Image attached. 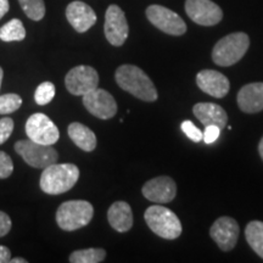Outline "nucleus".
<instances>
[{"label": "nucleus", "mask_w": 263, "mask_h": 263, "mask_svg": "<svg viewBox=\"0 0 263 263\" xmlns=\"http://www.w3.org/2000/svg\"><path fill=\"white\" fill-rule=\"evenodd\" d=\"M117 84L127 93L147 103L157 100L159 94L149 76L134 65H122L115 73Z\"/></svg>", "instance_id": "f257e3e1"}, {"label": "nucleus", "mask_w": 263, "mask_h": 263, "mask_svg": "<svg viewBox=\"0 0 263 263\" xmlns=\"http://www.w3.org/2000/svg\"><path fill=\"white\" fill-rule=\"evenodd\" d=\"M80 178V170L72 163H52L41 176V189L49 195H59L71 190Z\"/></svg>", "instance_id": "f03ea898"}, {"label": "nucleus", "mask_w": 263, "mask_h": 263, "mask_svg": "<svg viewBox=\"0 0 263 263\" xmlns=\"http://www.w3.org/2000/svg\"><path fill=\"white\" fill-rule=\"evenodd\" d=\"M249 47L250 38L246 33H232L217 42L212 50V60L223 67L232 66L244 58Z\"/></svg>", "instance_id": "7ed1b4c3"}, {"label": "nucleus", "mask_w": 263, "mask_h": 263, "mask_svg": "<svg viewBox=\"0 0 263 263\" xmlns=\"http://www.w3.org/2000/svg\"><path fill=\"white\" fill-rule=\"evenodd\" d=\"M144 218L149 228L160 238L173 240L182 234V223L176 213L160 203L150 206L144 213Z\"/></svg>", "instance_id": "20e7f679"}, {"label": "nucleus", "mask_w": 263, "mask_h": 263, "mask_svg": "<svg viewBox=\"0 0 263 263\" xmlns=\"http://www.w3.org/2000/svg\"><path fill=\"white\" fill-rule=\"evenodd\" d=\"M94 209L84 200H71L64 202L57 211V223L62 230L73 232L88 226L93 218Z\"/></svg>", "instance_id": "39448f33"}, {"label": "nucleus", "mask_w": 263, "mask_h": 263, "mask_svg": "<svg viewBox=\"0 0 263 263\" xmlns=\"http://www.w3.org/2000/svg\"><path fill=\"white\" fill-rule=\"evenodd\" d=\"M15 151L24 161L34 168H43L55 163L59 159L58 151L52 145L35 143L33 140H20L15 144Z\"/></svg>", "instance_id": "423d86ee"}, {"label": "nucleus", "mask_w": 263, "mask_h": 263, "mask_svg": "<svg viewBox=\"0 0 263 263\" xmlns=\"http://www.w3.org/2000/svg\"><path fill=\"white\" fill-rule=\"evenodd\" d=\"M28 139L44 145H54L60 138V132L52 121L44 114H34L26 122Z\"/></svg>", "instance_id": "0eeeda50"}, {"label": "nucleus", "mask_w": 263, "mask_h": 263, "mask_svg": "<svg viewBox=\"0 0 263 263\" xmlns=\"http://www.w3.org/2000/svg\"><path fill=\"white\" fill-rule=\"evenodd\" d=\"M146 17L160 31L171 35H182L186 32V25L178 14L161 5H150Z\"/></svg>", "instance_id": "6e6552de"}, {"label": "nucleus", "mask_w": 263, "mask_h": 263, "mask_svg": "<svg viewBox=\"0 0 263 263\" xmlns=\"http://www.w3.org/2000/svg\"><path fill=\"white\" fill-rule=\"evenodd\" d=\"M65 84L72 95L83 97L89 91L97 89L99 74L97 70L91 66H77L66 74Z\"/></svg>", "instance_id": "1a4fd4ad"}, {"label": "nucleus", "mask_w": 263, "mask_h": 263, "mask_svg": "<svg viewBox=\"0 0 263 263\" xmlns=\"http://www.w3.org/2000/svg\"><path fill=\"white\" fill-rule=\"evenodd\" d=\"M105 37L114 47H121L127 41L129 27L123 10L117 5H110L105 14Z\"/></svg>", "instance_id": "9d476101"}, {"label": "nucleus", "mask_w": 263, "mask_h": 263, "mask_svg": "<svg viewBox=\"0 0 263 263\" xmlns=\"http://www.w3.org/2000/svg\"><path fill=\"white\" fill-rule=\"evenodd\" d=\"M83 105L93 116L110 120L117 114V103L108 91L97 88L83 95Z\"/></svg>", "instance_id": "9b49d317"}, {"label": "nucleus", "mask_w": 263, "mask_h": 263, "mask_svg": "<svg viewBox=\"0 0 263 263\" xmlns=\"http://www.w3.org/2000/svg\"><path fill=\"white\" fill-rule=\"evenodd\" d=\"M185 12L200 26H215L223 17L222 9L211 0H186Z\"/></svg>", "instance_id": "f8f14e48"}, {"label": "nucleus", "mask_w": 263, "mask_h": 263, "mask_svg": "<svg viewBox=\"0 0 263 263\" xmlns=\"http://www.w3.org/2000/svg\"><path fill=\"white\" fill-rule=\"evenodd\" d=\"M240 228L232 217H221L213 223L210 235L222 251H230L238 242Z\"/></svg>", "instance_id": "ddd939ff"}, {"label": "nucleus", "mask_w": 263, "mask_h": 263, "mask_svg": "<svg viewBox=\"0 0 263 263\" xmlns=\"http://www.w3.org/2000/svg\"><path fill=\"white\" fill-rule=\"evenodd\" d=\"M141 193L149 201L162 205V203L171 202L176 197L177 185L171 177H156L144 184Z\"/></svg>", "instance_id": "4468645a"}, {"label": "nucleus", "mask_w": 263, "mask_h": 263, "mask_svg": "<svg viewBox=\"0 0 263 263\" xmlns=\"http://www.w3.org/2000/svg\"><path fill=\"white\" fill-rule=\"evenodd\" d=\"M196 84L203 93L217 99L224 98L230 89L228 78L215 70L200 71L196 76Z\"/></svg>", "instance_id": "2eb2a0df"}, {"label": "nucleus", "mask_w": 263, "mask_h": 263, "mask_svg": "<svg viewBox=\"0 0 263 263\" xmlns=\"http://www.w3.org/2000/svg\"><path fill=\"white\" fill-rule=\"evenodd\" d=\"M66 17L78 33H84L97 24V14L83 2H72L66 9Z\"/></svg>", "instance_id": "dca6fc26"}, {"label": "nucleus", "mask_w": 263, "mask_h": 263, "mask_svg": "<svg viewBox=\"0 0 263 263\" xmlns=\"http://www.w3.org/2000/svg\"><path fill=\"white\" fill-rule=\"evenodd\" d=\"M238 105L242 112L256 114L263 110V82L246 84L238 93Z\"/></svg>", "instance_id": "f3484780"}, {"label": "nucleus", "mask_w": 263, "mask_h": 263, "mask_svg": "<svg viewBox=\"0 0 263 263\" xmlns=\"http://www.w3.org/2000/svg\"><path fill=\"white\" fill-rule=\"evenodd\" d=\"M194 115L203 126H215L223 129L228 122V116L224 108L213 103H199L193 107Z\"/></svg>", "instance_id": "a211bd4d"}, {"label": "nucleus", "mask_w": 263, "mask_h": 263, "mask_svg": "<svg viewBox=\"0 0 263 263\" xmlns=\"http://www.w3.org/2000/svg\"><path fill=\"white\" fill-rule=\"evenodd\" d=\"M110 226L120 233H126L133 227V212L129 203L124 201L114 202L107 212Z\"/></svg>", "instance_id": "6ab92c4d"}, {"label": "nucleus", "mask_w": 263, "mask_h": 263, "mask_svg": "<svg viewBox=\"0 0 263 263\" xmlns=\"http://www.w3.org/2000/svg\"><path fill=\"white\" fill-rule=\"evenodd\" d=\"M68 136L76 145L87 153H90L97 147V137L94 132L80 122H73L68 126Z\"/></svg>", "instance_id": "aec40b11"}, {"label": "nucleus", "mask_w": 263, "mask_h": 263, "mask_svg": "<svg viewBox=\"0 0 263 263\" xmlns=\"http://www.w3.org/2000/svg\"><path fill=\"white\" fill-rule=\"evenodd\" d=\"M245 236L254 251L259 257L263 258V222L261 221H252L246 226Z\"/></svg>", "instance_id": "412c9836"}, {"label": "nucleus", "mask_w": 263, "mask_h": 263, "mask_svg": "<svg viewBox=\"0 0 263 263\" xmlns=\"http://www.w3.org/2000/svg\"><path fill=\"white\" fill-rule=\"evenodd\" d=\"M26 38V29L21 20L12 18L0 28V39L3 42H21Z\"/></svg>", "instance_id": "4be33fe9"}, {"label": "nucleus", "mask_w": 263, "mask_h": 263, "mask_svg": "<svg viewBox=\"0 0 263 263\" xmlns=\"http://www.w3.org/2000/svg\"><path fill=\"white\" fill-rule=\"evenodd\" d=\"M106 257V251L104 249L90 248L77 250L70 255L71 263H100Z\"/></svg>", "instance_id": "5701e85b"}, {"label": "nucleus", "mask_w": 263, "mask_h": 263, "mask_svg": "<svg viewBox=\"0 0 263 263\" xmlns=\"http://www.w3.org/2000/svg\"><path fill=\"white\" fill-rule=\"evenodd\" d=\"M20 5L28 18L41 21L45 15L44 0H18Z\"/></svg>", "instance_id": "b1692460"}, {"label": "nucleus", "mask_w": 263, "mask_h": 263, "mask_svg": "<svg viewBox=\"0 0 263 263\" xmlns=\"http://www.w3.org/2000/svg\"><path fill=\"white\" fill-rule=\"evenodd\" d=\"M55 93H57V89H55L54 83H51V82H43L35 89V103L41 105V106H44V105L51 103L52 99L55 98Z\"/></svg>", "instance_id": "393cba45"}, {"label": "nucleus", "mask_w": 263, "mask_h": 263, "mask_svg": "<svg viewBox=\"0 0 263 263\" xmlns=\"http://www.w3.org/2000/svg\"><path fill=\"white\" fill-rule=\"evenodd\" d=\"M22 105V99L17 94L0 95V115H8L17 111Z\"/></svg>", "instance_id": "a878e982"}, {"label": "nucleus", "mask_w": 263, "mask_h": 263, "mask_svg": "<svg viewBox=\"0 0 263 263\" xmlns=\"http://www.w3.org/2000/svg\"><path fill=\"white\" fill-rule=\"evenodd\" d=\"M14 171V163H12L11 157L4 151H0V179L9 178Z\"/></svg>", "instance_id": "bb28decb"}, {"label": "nucleus", "mask_w": 263, "mask_h": 263, "mask_svg": "<svg viewBox=\"0 0 263 263\" xmlns=\"http://www.w3.org/2000/svg\"><path fill=\"white\" fill-rule=\"evenodd\" d=\"M180 127H182L184 134H185L189 139L195 141V143H199V141L202 140V132L200 130L192 121H183L182 126Z\"/></svg>", "instance_id": "cd10ccee"}, {"label": "nucleus", "mask_w": 263, "mask_h": 263, "mask_svg": "<svg viewBox=\"0 0 263 263\" xmlns=\"http://www.w3.org/2000/svg\"><path fill=\"white\" fill-rule=\"evenodd\" d=\"M12 130H14V120L10 117L2 118L0 120V145L11 137Z\"/></svg>", "instance_id": "c85d7f7f"}, {"label": "nucleus", "mask_w": 263, "mask_h": 263, "mask_svg": "<svg viewBox=\"0 0 263 263\" xmlns=\"http://www.w3.org/2000/svg\"><path fill=\"white\" fill-rule=\"evenodd\" d=\"M221 128L215 126V124H211V126H206L205 132H202V140L205 141L206 144L215 143V141L218 139L219 134H221Z\"/></svg>", "instance_id": "c756f323"}, {"label": "nucleus", "mask_w": 263, "mask_h": 263, "mask_svg": "<svg viewBox=\"0 0 263 263\" xmlns=\"http://www.w3.org/2000/svg\"><path fill=\"white\" fill-rule=\"evenodd\" d=\"M11 229V219L5 212L0 211V238L5 236Z\"/></svg>", "instance_id": "7c9ffc66"}, {"label": "nucleus", "mask_w": 263, "mask_h": 263, "mask_svg": "<svg viewBox=\"0 0 263 263\" xmlns=\"http://www.w3.org/2000/svg\"><path fill=\"white\" fill-rule=\"evenodd\" d=\"M11 259V252L6 246L0 245V263H8Z\"/></svg>", "instance_id": "2f4dec72"}, {"label": "nucleus", "mask_w": 263, "mask_h": 263, "mask_svg": "<svg viewBox=\"0 0 263 263\" xmlns=\"http://www.w3.org/2000/svg\"><path fill=\"white\" fill-rule=\"evenodd\" d=\"M10 4L9 0H0V20H2L6 15V12H9Z\"/></svg>", "instance_id": "473e14b6"}, {"label": "nucleus", "mask_w": 263, "mask_h": 263, "mask_svg": "<svg viewBox=\"0 0 263 263\" xmlns=\"http://www.w3.org/2000/svg\"><path fill=\"white\" fill-rule=\"evenodd\" d=\"M10 263H27V259L21 258V257H16V258L10 259Z\"/></svg>", "instance_id": "72a5a7b5"}, {"label": "nucleus", "mask_w": 263, "mask_h": 263, "mask_svg": "<svg viewBox=\"0 0 263 263\" xmlns=\"http://www.w3.org/2000/svg\"><path fill=\"white\" fill-rule=\"evenodd\" d=\"M258 153H259V156H261V159L263 161V137H262V139L258 144Z\"/></svg>", "instance_id": "f704fd0d"}, {"label": "nucleus", "mask_w": 263, "mask_h": 263, "mask_svg": "<svg viewBox=\"0 0 263 263\" xmlns=\"http://www.w3.org/2000/svg\"><path fill=\"white\" fill-rule=\"evenodd\" d=\"M3 76H4V71L0 67V88H2V82H3Z\"/></svg>", "instance_id": "c9c22d12"}]
</instances>
